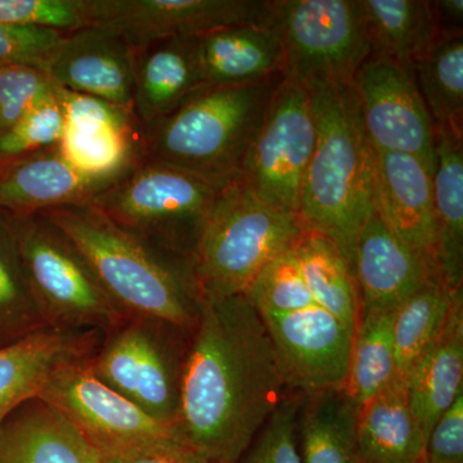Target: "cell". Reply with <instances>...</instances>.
<instances>
[{
    "label": "cell",
    "mask_w": 463,
    "mask_h": 463,
    "mask_svg": "<svg viewBox=\"0 0 463 463\" xmlns=\"http://www.w3.org/2000/svg\"><path fill=\"white\" fill-rule=\"evenodd\" d=\"M175 434L207 463H237L285 399L272 341L245 295L201 298Z\"/></svg>",
    "instance_id": "cell-1"
},
{
    "label": "cell",
    "mask_w": 463,
    "mask_h": 463,
    "mask_svg": "<svg viewBox=\"0 0 463 463\" xmlns=\"http://www.w3.org/2000/svg\"><path fill=\"white\" fill-rule=\"evenodd\" d=\"M36 214L56 225L79 250L100 288L125 316L194 332L201 295L191 260L149 245L90 203Z\"/></svg>",
    "instance_id": "cell-2"
},
{
    "label": "cell",
    "mask_w": 463,
    "mask_h": 463,
    "mask_svg": "<svg viewBox=\"0 0 463 463\" xmlns=\"http://www.w3.org/2000/svg\"><path fill=\"white\" fill-rule=\"evenodd\" d=\"M317 142L301 190L298 215L304 230L331 241L347 264L356 240L376 213L374 149L365 134L352 84L307 91Z\"/></svg>",
    "instance_id": "cell-3"
},
{
    "label": "cell",
    "mask_w": 463,
    "mask_h": 463,
    "mask_svg": "<svg viewBox=\"0 0 463 463\" xmlns=\"http://www.w3.org/2000/svg\"><path fill=\"white\" fill-rule=\"evenodd\" d=\"M283 76L240 85H203L142 132V160L216 181H239L241 167Z\"/></svg>",
    "instance_id": "cell-4"
},
{
    "label": "cell",
    "mask_w": 463,
    "mask_h": 463,
    "mask_svg": "<svg viewBox=\"0 0 463 463\" xmlns=\"http://www.w3.org/2000/svg\"><path fill=\"white\" fill-rule=\"evenodd\" d=\"M231 183L141 160L88 203L149 245L192 261L207 219Z\"/></svg>",
    "instance_id": "cell-5"
},
{
    "label": "cell",
    "mask_w": 463,
    "mask_h": 463,
    "mask_svg": "<svg viewBox=\"0 0 463 463\" xmlns=\"http://www.w3.org/2000/svg\"><path fill=\"white\" fill-rule=\"evenodd\" d=\"M298 214L261 203L240 181L216 201L194 251L201 298L246 295L261 269L297 242Z\"/></svg>",
    "instance_id": "cell-6"
},
{
    "label": "cell",
    "mask_w": 463,
    "mask_h": 463,
    "mask_svg": "<svg viewBox=\"0 0 463 463\" xmlns=\"http://www.w3.org/2000/svg\"><path fill=\"white\" fill-rule=\"evenodd\" d=\"M264 23L281 39L283 79L307 91L352 84L371 54L361 0H269Z\"/></svg>",
    "instance_id": "cell-7"
},
{
    "label": "cell",
    "mask_w": 463,
    "mask_h": 463,
    "mask_svg": "<svg viewBox=\"0 0 463 463\" xmlns=\"http://www.w3.org/2000/svg\"><path fill=\"white\" fill-rule=\"evenodd\" d=\"M12 225L30 288L47 326L109 332L128 318L56 225L41 214L12 215Z\"/></svg>",
    "instance_id": "cell-8"
},
{
    "label": "cell",
    "mask_w": 463,
    "mask_h": 463,
    "mask_svg": "<svg viewBox=\"0 0 463 463\" xmlns=\"http://www.w3.org/2000/svg\"><path fill=\"white\" fill-rule=\"evenodd\" d=\"M184 334L188 332L167 323L128 317L108 332V339L90 356L91 371L155 421L175 432L183 367L190 345L183 344Z\"/></svg>",
    "instance_id": "cell-9"
},
{
    "label": "cell",
    "mask_w": 463,
    "mask_h": 463,
    "mask_svg": "<svg viewBox=\"0 0 463 463\" xmlns=\"http://www.w3.org/2000/svg\"><path fill=\"white\" fill-rule=\"evenodd\" d=\"M316 142L309 93L283 79L250 145L239 181L261 203L298 214Z\"/></svg>",
    "instance_id": "cell-10"
},
{
    "label": "cell",
    "mask_w": 463,
    "mask_h": 463,
    "mask_svg": "<svg viewBox=\"0 0 463 463\" xmlns=\"http://www.w3.org/2000/svg\"><path fill=\"white\" fill-rule=\"evenodd\" d=\"M359 114L374 151L419 158L435 169V125L413 71L370 54L352 81Z\"/></svg>",
    "instance_id": "cell-11"
},
{
    "label": "cell",
    "mask_w": 463,
    "mask_h": 463,
    "mask_svg": "<svg viewBox=\"0 0 463 463\" xmlns=\"http://www.w3.org/2000/svg\"><path fill=\"white\" fill-rule=\"evenodd\" d=\"M90 358L58 367L36 399L62 414L99 452L164 439L178 440L172 429L100 381L91 371Z\"/></svg>",
    "instance_id": "cell-12"
},
{
    "label": "cell",
    "mask_w": 463,
    "mask_h": 463,
    "mask_svg": "<svg viewBox=\"0 0 463 463\" xmlns=\"http://www.w3.org/2000/svg\"><path fill=\"white\" fill-rule=\"evenodd\" d=\"M88 26L118 33L133 51L170 38H199L240 25L264 23L261 0H85Z\"/></svg>",
    "instance_id": "cell-13"
},
{
    "label": "cell",
    "mask_w": 463,
    "mask_h": 463,
    "mask_svg": "<svg viewBox=\"0 0 463 463\" xmlns=\"http://www.w3.org/2000/svg\"><path fill=\"white\" fill-rule=\"evenodd\" d=\"M259 316L286 388L301 395L344 388L354 335L339 319L319 306Z\"/></svg>",
    "instance_id": "cell-14"
},
{
    "label": "cell",
    "mask_w": 463,
    "mask_h": 463,
    "mask_svg": "<svg viewBox=\"0 0 463 463\" xmlns=\"http://www.w3.org/2000/svg\"><path fill=\"white\" fill-rule=\"evenodd\" d=\"M47 74L57 87L96 97L133 115L134 51L118 33L99 26L67 33Z\"/></svg>",
    "instance_id": "cell-15"
},
{
    "label": "cell",
    "mask_w": 463,
    "mask_h": 463,
    "mask_svg": "<svg viewBox=\"0 0 463 463\" xmlns=\"http://www.w3.org/2000/svg\"><path fill=\"white\" fill-rule=\"evenodd\" d=\"M359 309L395 310L429 283L438 268L389 230L374 213L356 240L353 261Z\"/></svg>",
    "instance_id": "cell-16"
},
{
    "label": "cell",
    "mask_w": 463,
    "mask_h": 463,
    "mask_svg": "<svg viewBox=\"0 0 463 463\" xmlns=\"http://www.w3.org/2000/svg\"><path fill=\"white\" fill-rule=\"evenodd\" d=\"M374 160L377 215L392 233L438 268L432 174L410 155L374 151Z\"/></svg>",
    "instance_id": "cell-17"
},
{
    "label": "cell",
    "mask_w": 463,
    "mask_h": 463,
    "mask_svg": "<svg viewBox=\"0 0 463 463\" xmlns=\"http://www.w3.org/2000/svg\"><path fill=\"white\" fill-rule=\"evenodd\" d=\"M115 182L79 173L56 146L21 158L0 173V212L30 215L81 205Z\"/></svg>",
    "instance_id": "cell-18"
},
{
    "label": "cell",
    "mask_w": 463,
    "mask_h": 463,
    "mask_svg": "<svg viewBox=\"0 0 463 463\" xmlns=\"http://www.w3.org/2000/svg\"><path fill=\"white\" fill-rule=\"evenodd\" d=\"M93 332L44 327L0 346V425L21 405L38 398L51 374L90 356Z\"/></svg>",
    "instance_id": "cell-19"
},
{
    "label": "cell",
    "mask_w": 463,
    "mask_h": 463,
    "mask_svg": "<svg viewBox=\"0 0 463 463\" xmlns=\"http://www.w3.org/2000/svg\"><path fill=\"white\" fill-rule=\"evenodd\" d=\"M196 39H164L134 51L133 115L142 132L203 87Z\"/></svg>",
    "instance_id": "cell-20"
},
{
    "label": "cell",
    "mask_w": 463,
    "mask_h": 463,
    "mask_svg": "<svg viewBox=\"0 0 463 463\" xmlns=\"http://www.w3.org/2000/svg\"><path fill=\"white\" fill-rule=\"evenodd\" d=\"M203 85H240L282 75L283 48L279 33L265 23L240 24L196 39Z\"/></svg>",
    "instance_id": "cell-21"
},
{
    "label": "cell",
    "mask_w": 463,
    "mask_h": 463,
    "mask_svg": "<svg viewBox=\"0 0 463 463\" xmlns=\"http://www.w3.org/2000/svg\"><path fill=\"white\" fill-rule=\"evenodd\" d=\"M0 463H102L99 449L39 399L0 425Z\"/></svg>",
    "instance_id": "cell-22"
},
{
    "label": "cell",
    "mask_w": 463,
    "mask_h": 463,
    "mask_svg": "<svg viewBox=\"0 0 463 463\" xmlns=\"http://www.w3.org/2000/svg\"><path fill=\"white\" fill-rule=\"evenodd\" d=\"M463 137L435 127V169L432 173L437 265L449 291L463 288Z\"/></svg>",
    "instance_id": "cell-23"
},
{
    "label": "cell",
    "mask_w": 463,
    "mask_h": 463,
    "mask_svg": "<svg viewBox=\"0 0 463 463\" xmlns=\"http://www.w3.org/2000/svg\"><path fill=\"white\" fill-rule=\"evenodd\" d=\"M408 403L428 439L463 392V297L457 298L434 345L405 383Z\"/></svg>",
    "instance_id": "cell-24"
},
{
    "label": "cell",
    "mask_w": 463,
    "mask_h": 463,
    "mask_svg": "<svg viewBox=\"0 0 463 463\" xmlns=\"http://www.w3.org/2000/svg\"><path fill=\"white\" fill-rule=\"evenodd\" d=\"M356 431L364 463L423 461L426 437L398 381L359 407Z\"/></svg>",
    "instance_id": "cell-25"
},
{
    "label": "cell",
    "mask_w": 463,
    "mask_h": 463,
    "mask_svg": "<svg viewBox=\"0 0 463 463\" xmlns=\"http://www.w3.org/2000/svg\"><path fill=\"white\" fill-rule=\"evenodd\" d=\"M371 54L413 71L440 35L431 2L361 0Z\"/></svg>",
    "instance_id": "cell-26"
},
{
    "label": "cell",
    "mask_w": 463,
    "mask_h": 463,
    "mask_svg": "<svg viewBox=\"0 0 463 463\" xmlns=\"http://www.w3.org/2000/svg\"><path fill=\"white\" fill-rule=\"evenodd\" d=\"M298 417L303 463H364L359 450V407L345 390L301 395Z\"/></svg>",
    "instance_id": "cell-27"
},
{
    "label": "cell",
    "mask_w": 463,
    "mask_h": 463,
    "mask_svg": "<svg viewBox=\"0 0 463 463\" xmlns=\"http://www.w3.org/2000/svg\"><path fill=\"white\" fill-rule=\"evenodd\" d=\"M294 250L316 303L354 335L359 317L358 291L352 268L339 249L322 234L304 230Z\"/></svg>",
    "instance_id": "cell-28"
},
{
    "label": "cell",
    "mask_w": 463,
    "mask_h": 463,
    "mask_svg": "<svg viewBox=\"0 0 463 463\" xmlns=\"http://www.w3.org/2000/svg\"><path fill=\"white\" fill-rule=\"evenodd\" d=\"M395 310L359 309L344 390L358 407L397 377L392 322Z\"/></svg>",
    "instance_id": "cell-29"
},
{
    "label": "cell",
    "mask_w": 463,
    "mask_h": 463,
    "mask_svg": "<svg viewBox=\"0 0 463 463\" xmlns=\"http://www.w3.org/2000/svg\"><path fill=\"white\" fill-rule=\"evenodd\" d=\"M414 80L435 127L463 137V33L440 32L413 66Z\"/></svg>",
    "instance_id": "cell-30"
},
{
    "label": "cell",
    "mask_w": 463,
    "mask_h": 463,
    "mask_svg": "<svg viewBox=\"0 0 463 463\" xmlns=\"http://www.w3.org/2000/svg\"><path fill=\"white\" fill-rule=\"evenodd\" d=\"M462 292L449 291L441 281L428 286L408 298L395 309L392 322L395 365L398 383H407L414 367L440 336Z\"/></svg>",
    "instance_id": "cell-31"
},
{
    "label": "cell",
    "mask_w": 463,
    "mask_h": 463,
    "mask_svg": "<svg viewBox=\"0 0 463 463\" xmlns=\"http://www.w3.org/2000/svg\"><path fill=\"white\" fill-rule=\"evenodd\" d=\"M67 163L93 178L118 181L142 160V130L66 127L58 145Z\"/></svg>",
    "instance_id": "cell-32"
},
{
    "label": "cell",
    "mask_w": 463,
    "mask_h": 463,
    "mask_svg": "<svg viewBox=\"0 0 463 463\" xmlns=\"http://www.w3.org/2000/svg\"><path fill=\"white\" fill-rule=\"evenodd\" d=\"M0 321L14 322L25 336L50 327L30 288L12 221L0 232Z\"/></svg>",
    "instance_id": "cell-33"
},
{
    "label": "cell",
    "mask_w": 463,
    "mask_h": 463,
    "mask_svg": "<svg viewBox=\"0 0 463 463\" xmlns=\"http://www.w3.org/2000/svg\"><path fill=\"white\" fill-rule=\"evenodd\" d=\"M245 297L259 315L294 312L318 306L301 273L294 246L265 265Z\"/></svg>",
    "instance_id": "cell-34"
},
{
    "label": "cell",
    "mask_w": 463,
    "mask_h": 463,
    "mask_svg": "<svg viewBox=\"0 0 463 463\" xmlns=\"http://www.w3.org/2000/svg\"><path fill=\"white\" fill-rule=\"evenodd\" d=\"M65 124V115L54 94L0 133V157L29 156L56 147L62 139Z\"/></svg>",
    "instance_id": "cell-35"
},
{
    "label": "cell",
    "mask_w": 463,
    "mask_h": 463,
    "mask_svg": "<svg viewBox=\"0 0 463 463\" xmlns=\"http://www.w3.org/2000/svg\"><path fill=\"white\" fill-rule=\"evenodd\" d=\"M57 85L44 70L32 66H0V133L56 94Z\"/></svg>",
    "instance_id": "cell-36"
},
{
    "label": "cell",
    "mask_w": 463,
    "mask_h": 463,
    "mask_svg": "<svg viewBox=\"0 0 463 463\" xmlns=\"http://www.w3.org/2000/svg\"><path fill=\"white\" fill-rule=\"evenodd\" d=\"M301 399H283L237 463H303L298 439Z\"/></svg>",
    "instance_id": "cell-37"
},
{
    "label": "cell",
    "mask_w": 463,
    "mask_h": 463,
    "mask_svg": "<svg viewBox=\"0 0 463 463\" xmlns=\"http://www.w3.org/2000/svg\"><path fill=\"white\" fill-rule=\"evenodd\" d=\"M0 24L65 33L88 27L84 0H0Z\"/></svg>",
    "instance_id": "cell-38"
},
{
    "label": "cell",
    "mask_w": 463,
    "mask_h": 463,
    "mask_svg": "<svg viewBox=\"0 0 463 463\" xmlns=\"http://www.w3.org/2000/svg\"><path fill=\"white\" fill-rule=\"evenodd\" d=\"M67 33L48 27L0 24V66H32L47 72Z\"/></svg>",
    "instance_id": "cell-39"
},
{
    "label": "cell",
    "mask_w": 463,
    "mask_h": 463,
    "mask_svg": "<svg viewBox=\"0 0 463 463\" xmlns=\"http://www.w3.org/2000/svg\"><path fill=\"white\" fill-rule=\"evenodd\" d=\"M56 94L65 115L66 127L79 129L106 127L141 129L132 114L109 105L105 100L60 87H57Z\"/></svg>",
    "instance_id": "cell-40"
},
{
    "label": "cell",
    "mask_w": 463,
    "mask_h": 463,
    "mask_svg": "<svg viewBox=\"0 0 463 463\" xmlns=\"http://www.w3.org/2000/svg\"><path fill=\"white\" fill-rule=\"evenodd\" d=\"M422 463H463V392L431 429Z\"/></svg>",
    "instance_id": "cell-41"
},
{
    "label": "cell",
    "mask_w": 463,
    "mask_h": 463,
    "mask_svg": "<svg viewBox=\"0 0 463 463\" xmlns=\"http://www.w3.org/2000/svg\"><path fill=\"white\" fill-rule=\"evenodd\" d=\"M99 455L102 463H207L176 439L115 448L102 450Z\"/></svg>",
    "instance_id": "cell-42"
},
{
    "label": "cell",
    "mask_w": 463,
    "mask_h": 463,
    "mask_svg": "<svg viewBox=\"0 0 463 463\" xmlns=\"http://www.w3.org/2000/svg\"><path fill=\"white\" fill-rule=\"evenodd\" d=\"M440 32L462 30L463 0L431 2Z\"/></svg>",
    "instance_id": "cell-43"
}]
</instances>
